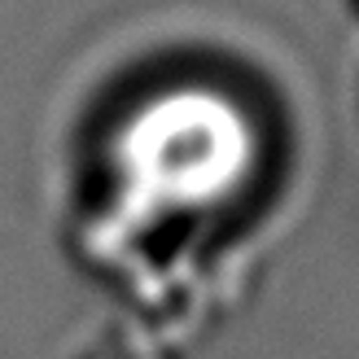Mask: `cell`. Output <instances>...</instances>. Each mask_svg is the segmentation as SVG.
I'll return each mask as SVG.
<instances>
[{
  "mask_svg": "<svg viewBox=\"0 0 359 359\" xmlns=\"http://www.w3.org/2000/svg\"><path fill=\"white\" fill-rule=\"evenodd\" d=\"M255 163V128L224 93L171 88L145 101L114 140L128 202L167 215L224 202Z\"/></svg>",
  "mask_w": 359,
  "mask_h": 359,
  "instance_id": "6da1fadb",
  "label": "cell"
}]
</instances>
